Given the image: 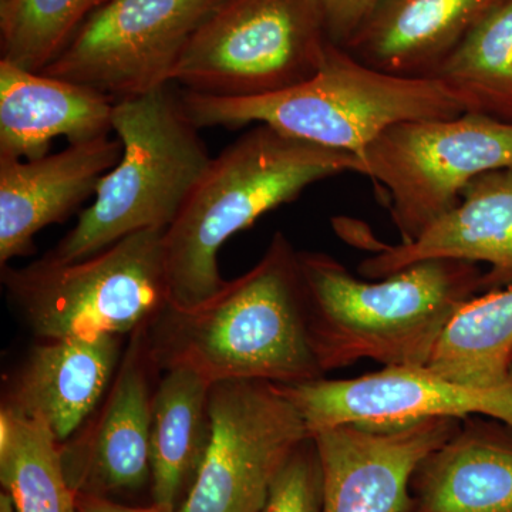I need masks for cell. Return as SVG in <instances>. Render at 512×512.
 Masks as SVG:
<instances>
[{
	"instance_id": "obj_1",
	"label": "cell",
	"mask_w": 512,
	"mask_h": 512,
	"mask_svg": "<svg viewBox=\"0 0 512 512\" xmlns=\"http://www.w3.org/2000/svg\"><path fill=\"white\" fill-rule=\"evenodd\" d=\"M144 330L160 373L188 370L210 384L325 377L309 336L299 251L281 231L244 275L191 308L168 305Z\"/></svg>"
},
{
	"instance_id": "obj_2",
	"label": "cell",
	"mask_w": 512,
	"mask_h": 512,
	"mask_svg": "<svg viewBox=\"0 0 512 512\" xmlns=\"http://www.w3.org/2000/svg\"><path fill=\"white\" fill-rule=\"evenodd\" d=\"M299 265L323 375L363 359L426 366L451 316L485 291L480 266L457 259H427L370 281L322 252L299 251Z\"/></svg>"
},
{
	"instance_id": "obj_3",
	"label": "cell",
	"mask_w": 512,
	"mask_h": 512,
	"mask_svg": "<svg viewBox=\"0 0 512 512\" xmlns=\"http://www.w3.org/2000/svg\"><path fill=\"white\" fill-rule=\"evenodd\" d=\"M359 158L286 136L266 124L212 157L200 183L163 235L168 298L191 308L220 291L218 252L266 212L295 201L306 188L345 173Z\"/></svg>"
},
{
	"instance_id": "obj_4",
	"label": "cell",
	"mask_w": 512,
	"mask_h": 512,
	"mask_svg": "<svg viewBox=\"0 0 512 512\" xmlns=\"http://www.w3.org/2000/svg\"><path fill=\"white\" fill-rule=\"evenodd\" d=\"M198 128L266 124L286 136L359 158L380 134L407 120L451 119L463 107L433 77L377 70L330 43L318 73L284 92L224 99L181 92Z\"/></svg>"
},
{
	"instance_id": "obj_5",
	"label": "cell",
	"mask_w": 512,
	"mask_h": 512,
	"mask_svg": "<svg viewBox=\"0 0 512 512\" xmlns=\"http://www.w3.org/2000/svg\"><path fill=\"white\" fill-rule=\"evenodd\" d=\"M200 130L170 84L116 101L113 131L123 147L119 163L101 178L76 227L47 255L80 261L136 232H165L211 163Z\"/></svg>"
},
{
	"instance_id": "obj_6",
	"label": "cell",
	"mask_w": 512,
	"mask_h": 512,
	"mask_svg": "<svg viewBox=\"0 0 512 512\" xmlns=\"http://www.w3.org/2000/svg\"><path fill=\"white\" fill-rule=\"evenodd\" d=\"M164 231L136 232L89 258L2 266V285L40 340L133 335L170 305Z\"/></svg>"
},
{
	"instance_id": "obj_7",
	"label": "cell",
	"mask_w": 512,
	"mask_h": 512,
	"mask_svg": "<svg viewBox=\"0 0 512 512\" xmlns=\"http://www.w3.org/2000/svg\"><path fill=\"white\" fill-rule=\"evenodd\" d=\"M330 43L318 0H222L185 46L171 83L224 99L284 92L318 73Z\"/></svg>"
},
{
	"instance_id": "obj_8",
	"label": "cell",
	"mask_w": 512,
	"mask_h": 512,
	"mask_svg": "<svg viewBox=\"0 0 512 512\" xmlns=\"http://www.w3.org/2000/svg\"><path fill=\"white\" fill-rule=\"evenodd\" d=\"M359 164L382 191L402 242H410L453 210L477 177L512 168V126L473 113L402 121Z\"/></svg>"
},
{
	"instance_id": "obj_9",
	"label": "cell",
	"mask_w": 512,
	"mask_h": 512,
	"mask_svg": "<svg viewBox=\"0 0 512 512\" xmlns=\"http://www.w3.org/2000/svg\"><path fill=\"white\" fill-rule=\"evenodd\" d=\"M207 453L177 512H261L282 468L309 439L275 384H212Z\"/></svg>"
},
{
	"instance_id": "obj_10",
	"label": "cell",
	"mask_w": 512,
	"mask_h": 512,
	"mask_svg": "<svg viewBox=\"0 0 512 512\" xmlns=\"http://www.w3.org/2000/svg\"><path fill=\"white\" fill-rule=\"evenodd\" d=\"M222 0H107L43 74L114 101L171 84L192 35Z\"/></svg>"
},
{
	"instance_id": "obj_11",
	"label": "cell",
	"mask_w": 512,
	"mask_h": 512,
	"mask_svg": "<svg viewBox=\"0 0 512 512\" xmlns=\"http://www.w3.org/2000/svg\"><path fill=\"white\" fill-rule=\"evenodd\" d=\"M309 436L342 424L392 429L427 419L490 417L512 429V380L495 389L451 382L426 367H384L353 379L275 384Z\"/></svg>"
},
{
	"instance_id": "obj_12",
	"label": "cell",
	"mask_w": 512,
	"mask_h": 512,
	"mask_svg": "<svg viewBox=\"0 0 512 512\" xmlns=\"http://www.w3.org/2000/svg\"><path fill=\"white\" fill-rule=\"evenodd\" d=\"M146 328L130 342L109 392L96 412L60 444L64 474L74 493H133L150 481V436L158 370L148 355Z\"/></svg>"
},
{
	"instance_id": "obj_13",
	"label": "cell",
	"mask_w": 512,
	"mask_h": 512,
	"mask_svg": "<svg viewBox=\"0 0 512 512\" xmlns=\"http://www.w3.org/2000/svg\"><path fill=\"white\" fill-rule=\"evenodd\" d=\"M427 419L392 429L342 424L313 434L322 466V512H409L414 471L458 429Z\"/></svg>"
},
{
	"instance_id": "obj_14",
	"label": "cell",
	"mask_w": 512,
	"mask_h": 512,
	"mask_svg": "<svg viewBox=\"0 0 512 512\" xmlns=\"http://www.w3.org/2000/svg\"><path fill=\"white\" fill-rule=\"evenodd\" d=\"M123 353V336L107 333L40 340L6 377L0 409L42 421L62 444L96 412Z\"/></svg>"
},
{
	"instance_id": "obj_15",
	"label": "cell",
	"mask_w": 512,
	"mask_h": 512,
	"mask_svg": "<svg viewBox=\"0 0 512 512\" xmlns=\"http://www.w3.org/2000/svg\"><path fill=\"white\" fill-rule=\"evenodd\" d=\"M119 138H94L37 160L0 157V268L35 252V237L96 194L119 163Z\"/></svg>"
},
{
	"instance_id": "obj_16",
	"label": "cell",
	"mask_w": 512,
	"mask_h": 512,
	"mask_svg": "<svg viewBox=\"0 0 512 512\" xmlns=\"http://www.w3.org/2000/svg\"><path fill=\"white\" fill-rule=\"evenodd\" d=\"M427 259L487 264L485 291L512 284V168L477 177L456 207L420 237L382 245L359 265V272L382 279Z\"/></svg>"
},
{
	"instance_id": "obj_17",
	"label": "cell",
	"mask_w": 512,
	"mask_h": 512,
	"mask_svg": "<svg viewBox=\"0 0 512 512\" xmlns=\"http://www.w3.org/2000/svg\"><path fill=\"white\" fill-rule=\"evenodd\" d=\"M114 104L90 87L0 60V157L32 161L47 156L55 138L109 136Z\"/></svg>"
},
{
	"instance_id": "obj_18",
	"label": "cell",
	"mask_w": 512,
	"mask_h": 512,
	"mask_svg": "<svg viewBox=\"0 0 512 512\" xmlns=\"http://www.w3.org/2000/svg\"><path fill=\"white\" fill-rule=\"evenodd\" d=\"M500 0H382L345 46L382 72L431 77Z\"/></svg>"
},
{
	"instance_id": "obj_19",
	"label": "cell",
	"mask_w": 512,
	"mask_h": 512,
	"mask_svg": "<svg viewBox=\"0 0 512 512\" xmlns=\"http://www.w3.org/2000/svg\"><path fill=\"white\" fill-rule=\"evenodd\" d=\"M409 512H512V429L466 424L414 471Z\"/></svg>"
},
{
	"instance_id": "obj_20",
	"label": "cell",
	"mask_w": 512,
	"mask_h": 512,
	"mask_svg": "<svg viewBox=\"0 0 512 512\" xmlns=\"http://www.w3.org/2000/svg\"><path fill=\"white\" fill-rule=\"evenodd\" d=\"M212 384L188 370L164 372L153 396L150 467L153 504L177 512L207 453Z\"/></svg>"
},
{
	"instance_id": "obj_21",
	"label": "cell",
	"mask_w": 512,
	"mask_h": 512,
	"mask_svg": "<svg viewBox=\"0 0 512 512\" xmlns=\"http://www.w3.org/2000/svg\"><path fill=\"white\" fill-rule=\"evenodd\" d=\"M444 379L481 389L512 380V284L464 302L424 366Z\"/></svg>"
},
{
	"instance_id": "obj_22",
	"label": "cell",
	"mask_w": 512,
	"mask_h": 512,
	"mask_svg": "<svg viewBox=\"0 0 512 512\" xmlns=\"http://www.w3.org/2000/svg\"><path fill=\"white\" fill-rule=\"evenodd\" d=\"M431 77L464 113L512 126V0H500Z\"/></svg>"
},
{
	"instance_id": "obj_23",
	"label": "cell",
	"mask_w": 512,
	"mask_h": 512,
	"mask_svg": "<svg viewBox=\"0 0 512 512\" xmlns=\"http://www.w3.org/2000/svg\"><path fill=\"white\" fill-rule=\"evenodd\" d=\"M0 481L16 512H79L52 431L6 409H0Z\"/></svg>"
},
{
	"instance_id": "obj_24",
	"label": "cell",
	"mask_w": 512,
	"mask_h": 512,
	"mask_svg": "<svg viewBox=\"0 0 512 512\" xmlns=\"http://www.w3.org/2000/svg\"><path fill=\"white\" fill-rule=\"evenodd\" d=\"M106 2L0 0V60L42 73L62 55L94 10Z\"/></svg>"
},
{
	"instance_id": "obj_25",
	"label": "cell",
	"mask_w": 512,
	"mask_h": 512,
	"mask_svg": "<svg viewBox=\"0 0 512 512\" xmlns=\"http://www.w3.org/2000/svg\"><path fill=\"white\" fill-rule=\"evenodd\" d=\"M322 498V466L309 437L276 477L261 512H322Z\"/></svg>"
},
{
	"instance_id": "obj_26",
	"label": "cell",
	"mask_w": 512,
	"mask_h": 512,
	"mask_svg": "<svg viewBox=\"0 0 512 512\" xmlns=\"http://www.w3.org/2000/svg\"><path fill=\"white\" fill-rule=\"evenodd\" d=\"M330 42L345 47L382 0H318Z\"/></svg>"
},
{
	"instance_id": "obj_27",
	"label": "cell",
	"mask_w": 512,
	"mask_h": 512,
	"mask_svg": "<svg viewBox=\"0 0 512 512\" xmlns=\"http://www.w3.org/2000/svg\"><path fill=\"white\" fill-rule=\"evenodd\" d=\"M76 503L79 512H175L165 510L156 504H151L150 507H127V505L114 503L110 498L77 493Z\"/></svg>"
},
{
	"instance_id": "obj_28",
	"label": "cell",
	"mask_w": 512,
	"mask_h": 512,
	"mask_svg": "<svg viewBox=\"0 0 512 512\" xmlns=\"http://www.w3.org/2000/svg\"><path fill=\"white\" fill-rule=\"evenodd\" d=\"M0 512H16L12 498L5 491H2V494H0Z\"/></svg>"
}]
</instances>
